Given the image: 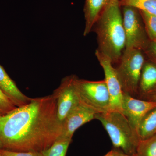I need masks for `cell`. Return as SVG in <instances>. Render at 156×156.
<instances>
[{"label":"cell","mask_w":156,"mask_h":156,"mask_svg":"<svg viewBox=\"0 0 156 156\" xmlns=\"http://www.w3.org/2000/svg\"><path fill=\"white\" fill-rule=\"evenodd\" d=\"M62 126L53 94L31 98L0 116V149L41 152L60 136Z\"/></svg>","instance_id":"6da1fadb"},{"label":"cell","mask_w":156,"mask_h":156,"mask_svg":"<svg viewBox=\"0 0 156 156\" xmlns=\"http://www.w3.org/2000/svg\"><path fill=\"white\" fill-rule=\"evenodd\" d=\"M119 1L110 0L92 29L97 34V50L109 58L113 65L119 62L126 48Z\"/></svg>","instance_id":"7a4b0ae2"},{"label":"cell","mask_w":156,"mask_h":156,"mask_svg":"<svg viewBox=\"0 0 156 156\" xmlns=\"http://www.w3.org/2000/svg\"><path fill=\"white\" fill-rule=\"evenodd\" d=\"M95 119L100 121L106 130L114 148L127 154H135L139 138L122 113L108 111L97 114Z\"/></svg>","instance_id":"3957f363"},{"label":"cell","mask_w":156,"mask_h":156,"mask_svg":"<svg viewBox=\"0 0 156 156\" xmlns=\"http://www.w3.org/2000/svg\"><path fill=\"white\" fill-rule=\"evenodd\" d=\"M144 62L142 50L126 49L124 51L118 66L115 68L124 93L134 97L137 95L140 78Z\"/></svg>","instance_id":"277c9868"},{"label":"cell","mask_w":156,"mask_h":156,"mask_svg":"<svg viewBox=\"0 0 156 156\" xmlns=\"http://www.w3.org/2000/svg\"><path fill=\"white\" fill-rule=\"evenodd\" d=\"M80 101L96 114L109 111L110 98L105 80L98 81L76 80Z\"/></svg>","instance_id":"5b68a950"},{"label":"cell","mask_w":156,"mask_h":156,"mask_svg":"<svg viewBox=\"0 0 156 156\" xmlns=\"http://www.w3.org/2000/svg\"><path fill=\"white\" fill-rule=\"evenodd\" d=\"M122 7L126 36V49L144 50L150 41L147 38V35L143 26L139 10L131 6Z\"/></svg>","instance_id":"8992f818"},{"label":"cell","mask_w":156,"mask_h":156,"mask_svg":"<svg viewBox=\"0 0 156 156\" xmlns=\"http://www.w3.org/2000/svg\"><path fill=\"white\" fill-rule=\"evenodd\" d=\"M77 78L75 75L66 77L53 93L57 102V118L62 124L80 101L76 85Z\"/></svg>","instance_id":"52a82bcc"},{"label":"cell","mask_w":156,"mask_h":156,"mask_svg":"<svg viewBox=\"0 0 156 156\" xmlns=\"http://www.w3.org/2000/svg\"><path fill=\"white\" fill-rule=\"evenodd\" d=\"M104 72V80L106 82L110 98L109 111H117L122 113V101L124 92L116 73L115 67L109 58L97 50L95 52Z\"/></svg>","instance_id":"ba28073f"},{"label":"cell","mask_w":156,"mask_h":156,"mask_svg":"<svg viewBox=\"0 0 156 156\" xmlns=\"http://www.w3.org/2000/svg\"><path fill=\"white\" fill-rule=\"evenodd\" d=\"M156 107V102L133 97L124 93L122 113L134 130L137 129L143 119L152 109Z\"/></svg>","instance_id":"9c48e42d"},{"label":"cell","mask_w":156,"mask_h":156,"mask_svg":"<svg viewBox=\"0 0 156 156\" xmlns=\"http://www.w3.org/2000/svg\"><path fill=\"white\" fill-rule=\"evenodd\" d=\"M96 114L93 110L80 101L62 122L60 137L72 139L76 130L84 124L95 119Z\"/></svg>","instance_id":"30bf717a"},{"label":"cell","mask_w":156,"mask_h":156,"mask_svg":"<svg viewBox=\"0 0 156 156\" xmlns=\"http://www.w3.org/2000/svg\"><path fill=\"white\" fill-rule=\"evenodd\" d=\"M0 88L17 107L27 104L31 100L32 98L27 97L20 90L14 81L1 65Z\"/></svg>","instance_id":"8fae6325"},{"label":"cell","mask_w":156,"mask_h":156,"mask_svg":"<svg viewBox=\"0 0 156 156\" xmlns=\"http://www.w3.org/2000/svg\"><path fill=\"white\" fill-rule=\"evenodd\" d=\"M156 91V65L144 62L138 84L137 95L147 98Z\"/></svg>","instance_id":"7c38bea8"},{"label":"cell","mask_w":156,"mask_h":156,"mask_svg":"<svg viewBox=\"0 0 156 156\" xmlns=\"http://www.w3.org/2000/svg\"><path fill=\"white\" fill-rule=\"evenodd\" d=\"M110 0H85L83 9L85 27L83 35H88Z\"/></svg>","instance_id":"4fadbf2b"},{"label":"cell","mask_w":156,"mask_h":156,"mask_svg":"<svg viewBox=\"0 0 156 156\" xmlns=\"http://www.w3.org/2000/svg\"><path fill=\"white\" fill-rule=\"evenodd\" d=\"M140 140L156 134V107L148 112L140 124L137 130Z\"/></svg>","instance_id":"5bb4252c"},{"label":"cell","mask_w":156,"mask_h":156,"mask_svg":"<svg viewBox=\"0 0 156 156\" xmlns=\"http://www.w3.org/2000/svg\"><path fill=\"white\" fill-rule=\"evenodd\" d=\"M72 139L59 137L50 147L42 152V156H66Z\"/></svg>","instance_id":"9a60e30c"},{"label":"cell","mask_w":156,"mask_h":156,"mask_svg":"<svg viewBox=\"0 0 156 156\" xmlns=\"http://www.w3.org/2000/svg\"><path fill=\"white\" fill-rule=\"evenodd\" d=\"M121 7L131 6L156 17V0H120Z\"/></svg>","instance_id":"2e32d148"},{"label":"cell","mask_w":156,"mask_h":156,"mask_svg":"<svg viewBox=\"0 0 156 156\" xmlns=\"http://www.w3.org/2000/svg\"><path fill=\"white\" fill-rule=\"evenodd\" d=\"M136 156H156V134L140 140L136 148Z\"/></svg>","instance_id":"e0dca14e"},{"label":"cell","mask_w":156,"mask_h":156,"mask_svg":"<svg viewBox=\"0 0 156 156\" xmlns=\"http://www.w3.org/2000/svg\"><path fill=\"white\" fill-rule=\"evenodd\" d=\"M145 25L148 39L151 41L156 42V17L144 11L139 10Z\"/></svg>","instance_id":"ac0fdd59"},{"label":"cell","mask_w":156,"mask_h":156,"mask_svg":"<svg viewBox=\"0 0 156 156\" xmlns=\"http://www.w3.org/2000/svg\"><path fill=\"white\" fill-rule=\"evenodd\" d=\"M17 106L0 88V116L5 115Z\"/></svg>","instance_id":"d6986e66"},{"label":"cell","mask_w":156,"mask_h":156,"mask_svg":"<svg viewBox=\"0 0 156 156\" xmlns=\"http://www.w3.org/2000/svg\"><path fill=\"white\" fill-rule=\"evenodd\" d=\"M0 156H42L39 152H17L0 149Z\"/></svg>","instance_id":"ffe728a7"},{"label":"cell","mask_w":156,"mask_h":156,"mask_svg":"<svg viewBox=\"0 0 156 156\" xmlns=\"http://www.w3.org/2000/svg\"><path fill=\"white\" fill-rule=\"evenodd\" d=\"M144 51L148 56L151 62L156 65V42L150 41Z\"/></svg>","instance_id":"44dd1931"},{"label":"cell","mask_w":156,"mask_h":156,"mask_svg":"<svg viewBox=\"0 0 156 156\" xmlns=\"http://www.w3.org/2000/svg\"><path fill=\"white\" fill-rule=\"evenodd\" d=\"M119 150L114 148L111 151L108 152L104 156H118L119 155Z\"/></svg>","instance_id":"7402d4cb"},{"label":"cell","mask_w":156,"mask_h":156,"mask_svg":"<svg viewBox=\"0 0 156 156\" xmlns=\"http://www.w3.org/2000/svg\"><path fill=\"white\" fill-rule=\"evenodd\" d=\"M147 98V100L152 101L156 102V91Z\"/></svg>","instance_id":"603a6c76"},{"label":"cell","mask_w":156,"mask_h":156,"mask_svg":"<svg viewBox=\"0 0 156 156\" xmlns=\"http://www.w3.org/2000/svg\"><path fill=\"white\" fill-rule=\"evenodd\" d=\"M119 155L118 156H136L135 154L134 155H129L127 154H126L123 153V152H122V151L119 150Z\"/></svg>","instance_id":"cb8c5ba5"}]
</instances>
